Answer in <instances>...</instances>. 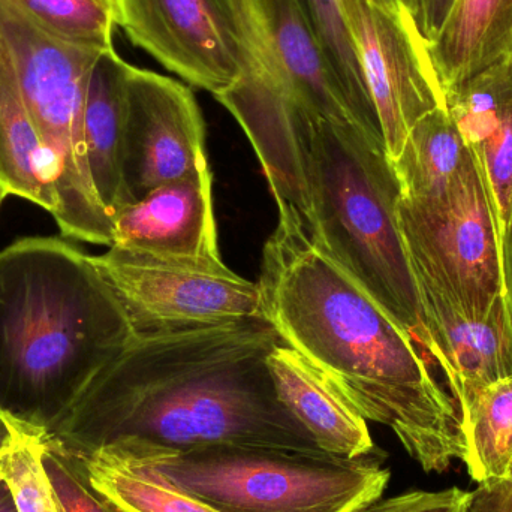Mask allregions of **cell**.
<instances>
[{"label": "cell", "mask_w": 512, "mask_h": 512, "mask_svg": "<svg viewBox=\"0 0 512 512\" xmlns=\"http://www.w3.org/2000/svg\"><path fill=\"white\" fill-rule=\"evenodd\" d=\"M102 51L71 44L0 0V78L23 101L47 147L63 236L110 248L113 219L98 200L83 141L87 78Z\"/></svg>", "instance_id": "cell-5"}, {"label": "cell", "mask_w": 512, "mask_h": 512, "mask_svg": "<svg viewBox=\"0 0 512 512\" xmlns=\"http://www.w3.org/2000/svg\"><path fill=\"white\" fill-rule=\"evenodd\" d=\"M6 197H8V192L0 185V206H2L3 200H5Z\"/></svg>", "instance_id": "cell-33"}, {"label": "cell", "mask_w": 512, "mask_h": 512, "mask_svg": "<svg viewBox=\"0 0 512 512\" xmlns=\"http://www.w3.org/2000/svg\"><path fill=\"white\" fill-rule=\"evenodd\" d=\"M280 402L331 456L361 459L375 454L367 421L316 364L285 342L268 355Z\"/></svg>", "instance_id": "cell-16"}, {"label": "cell", "mask_w": 512, "mask_h": 512, "mask_svg": "<svg viewBox=\"0 0 512 512\" xmlns=\"http://www.w3.org/2000/svg\"><path fill=\"white\" fill-rule=\"evenodd\" d=\"M206 123L185 84L129 65L123 185L129 204L150 191L209 170Z\"/></svg>", "instance_id": "cell-11"}, {"label": "cell", "mask_w": 512, "mask_h": 512, "mask_svg": "<svg viewBox=\"0 0 512 512\" xmlns=\"http://www.w3.org/2000/svg\"><path fill=\"white\" fill-rule=\"evenodd\" d=\"M390 2H397V3H403V5L408 6L411 5V0H390Z\"/></svg>", "instance_id": "cell-34"}, {"label": "cell", "mask_w": 512, "mask_h": 512, "mask_svg": "<svg viewBox=\"0 0 512 512\" xmlns=\"http://www.w3.org/2000/svg\"><path fill=\"white\" fill-rule=\"evenodd\" d=\"M429 357L444 372L460 420L481 391L512 376V315L502 295L489 315L472 319L444 295L417 283Z\"/></svg>", "instance_id": "cell-13"}, {"label": "cell", "mask_w": 512, "mask_h": 512, "mask_svg": "<svg viewBox=\"0 0 512 512\" xmlns=\"http://www.w3.org/2000/svg\"><path fill=\"white\" fill-rule=\"evenodd\" d=\"M445 108L483 170L502 233L512 215V60L445 93Z\"/></svg>", "instance_id": "cell-15"}, {"label": "cell", "mask_w": 512, "mask_h": 512, "mask_svg": "<svg viewBox=\"0 0 512 512\" xmlns=\"http://www.w3.org/2000/svg\"><path fill=\"white\" fill-rule=\"evenodd\" d=\"M397 221L415 285L435 289L469 318H486L504 295L501 231L471 150L444 188L400 195Z\"/></svg>", "instance_id": "cell-8"}, {"label": "cell", "mask_w": 512, "mask_h": 512, "mask_svg": "<svg viewBox=\"0 0 512 512\" xmlns=\"http://www.w3.org/2000/svg\"><path fill=\"white\" fill-rule=\"evenodd\" d=\"M501 267L505 300L512 315V215L501 233Z\"/></svg>", "instance_id": "cell-30"}, {"label": "cell", "mask_w": 512, "mask_h": 512, "mask_svg": "<svg viewBox=\"0 0 512 512\" xmlns=\"http://www.w3.org/2000/svg\"><path fill=\"white\" fill-rule=\"evenodd\" d=\"M245 131L277 207L429 357L420 297L397 221L399 180L382 143L306 111L249 110Z\"/></svg>", "instance_id": "cell-3"}, {"label": "cell", "mask_w": 512, "mask_h": 512, "mask_svg": "<svg viewBox=\"0 0 512 512\" xmlns=\"http://www.w3.org/2000/svg\"><path fill=\"white\" fill-rule=\"evenodd\" d=\"M129 63L102 51L90 69L83 104V141L90 179L111 219L128 206L123 185Z\"/></svg>", "instance_id": "cell-17"}, {"label": "cell", "mask_w": 512, "mask_h": 512, "mask_svg": "<svg viewBox=\"0 0 512 512\" xmlns=\"http://www.w3.org/2000/svg\"><path fill=\"white\" fill-rule=\"evenodd\" d=\"M282 342L265 318L135 336L50 438L78 457L119 441L324 453L277 396L268 355Z\"/></svg>", "instance_id": "cell-1"}, {"label": "cell", "mask_w": 512, "mask_h": 512, "mask_svg": "<svg viewBox=\"0 0 512 512\" xmlns=\"http://www.w3.org/2000/svg\"><path fill=\"white\" fill-rule=\"evenodd\" d=\"M47 32L96 51L114 50V0H6Z\"/></svg>", "instance_id": "cell-23"}, {"label": "cell", "mask_w": 512, "mask_h": 512, "mask_svg": "<svg viewBox=\"0 0 512 512\" xmlns=\"http://www.w3.org/2000/svg\"><path fill=\"white\" fill-rule=\"evenodd\" d=\"M462 512H512V481L481 484L468 492Z\"/></svg>", "instance_id": "cell-28"}, {"label": "cell", "mask_w": 512, "mask_h": 512, "mask_svg": "<svg viewBox=\"0 0 512 512\" xmlns=\"http://www.w3.org/2000/svg\"><path fill=\"white\" fill-rule=\"evenodd\" d=\"M134 337L90 255L57 237L0 251V417L50 436Z\"/></svg>", "instance_id": "cell-4"}, {"label": "cell", "mask_w": 512, "mask_h": 512, "mask_svg": "<svg viewBox=\"0 0 512 512\" xmlns=\"http://www.w3.org/2000/svg\"><path fill=\"white\" fill-rule=\"evenodd\" d=\"M44 466L62 512H122L90 484L83 463L63 450L50 436L45 439Z\"/></svg>", "instance_id": "cell-26"}, {"label": "cell", "mask_w": 512, "mask_h": 512, "mask_svg": "<svg viewBox=\"0 0 512 512\" xmlns=\"http://www.w3.org/2000/svg\"><path fill=\"white\" fill-rule=\"evenodd\" d=\"M342 15L393 162L411 129L445 107L429 44L403 3L342 0Z\"/></svg>", "instance_id": "cell-10"}, {"label": "cell", "mask_w": 512, "mask_h": 512, "mask_svg": "<svg viewBox=\"0 0 512 512\" xmlns=\"http://www.w3.org/2000/svg\"><path fill=\"white\" fill-rule=\"evenodd\" d=\"M116 23L135 47L213 96L242 75V53L227 0H114Z\"/></svg>", "instance_id": "cell-12"}, {"label": "cell", "mask_w": 512, "mask_h": 512, "mask_svg": "<svg viewBox=\"0 0 512 512\" xmlns=\"http://www.w3.org/2000/svg\"><path fill=\"white\" fill-rule=\"evenodd\" d=\"M429 50L444 93L512 60V0H454Z\"/></svg>", "instance_id": "cell-18"}, {"label": "cell", "mask_w": 512, "mask_h": 512, "mask_svg": "<svg viewBox=\"0 0 512 512\" xmlns=\"http://www.w3.org/2000/svg\"><path fill=\"white\" fill-rule=\"evenodd\" d=\"M9 436V427L8 423H6L5 418L0 417V450H2L3 445H5L6 439Z\"/></svg>", "instance_id": "cell-32"}, {"label": "cell", "mask_w": 512, "mask_h": 512, "mask_svg": "<svg viewBox=\"0 0 512 512\" xmlns=\"http://www.w3.org/2000/svg\"><path fill=\"white\" fill-rule=\"evenodd\" d=\"M301 3L352 101L367 119L379 125L343 21L342 0H301Z\"/></svg>", "instance_id": "cell-25"}, {"label": "cell", "mask_w": 512, "mask_h": 512, "mask_svg": "<svg viewBox=\"0 0 512 512\" xmlns=\"http://www.w3.org/2000/svg\"><path fill=\"white\" fill-rule=\"evenodd\" d=\"M113 289L135 336L264 318L258 283L222 259L180 258L110 246L90 256Z\"/></svg>", "instance_id": "cell-9"}, {"label": "cell", "mask_w": 512, "mask_h": 512, "mask_svg": "<svg viewBox=\"0 0 512 512\" xmlns=\"http://www.w3.org/2000/svg\"><path fill=\"white\" fill-rule=\"evenodd\" d=\"M212 171L165 183L123 207L113 245L180 258L222 259L213 212Z\"/></svg>", "instance_id": "cell-14"}, {"label": "cell", "mask_w": 512, "mask_h": 512, "mask_svg": "<svg viewBox=\"0 0 512 512\" xmlns=\"http://www.w3.org/2000/svg\"><path fill=\"white\" fill-rule=\"evenodd\" d=\"M462 462L481 484L510 480L512 469V376L481 391L460 420Z\"/></svg>", "instance_id": "cell-22"}, {"label": "cell", "mask_w": 512, "mask_h": 512, "mask_svg": "<svg viewBox=\"0 0 512 512\" xmlns=\"http://www.w3.org/2000/svg\"><path fill=\"white\" fill-rule=\"evenodd\" d=\"M454 0H411L409 11L427 44H432L444 26Z\"/></svg>", "instance_id": "cell-29"}, {"label": "cell", "mask_w": 512, "mask_h": 512, "mask_svg": "<svg viewBox=\"0 0 512 512\" xmlns=\"http://www.w3.org/2000/svg\"><path fill=\"white\" fill-rule=\"evenodd\" d=\"M469 149L447 108L424 116L394 159L403 197H424L444 188L468 156Z\"/></svg>", "instance_id": "cell-21"}, {"label": "cell", "mask_w": 512, "mask_h": 512, "mask_svg": "<svg viewBox=\"0 0 512 512\" xmlns=\"http://www.w3.org/2000/svg\"><path fill=\"white\" fill-rule=\"evenodd\" d=\"M0 185L51 216L57 192L47 147L18 93L0 78Z\"/></svg>", "instance_id": "cell-20"}, {"label": "cell", "mask_w": 512, "mask_h": 512, "mask_svg": "<svg viewBox=\"0 0 512 512\" xmlns=\"http://www.w3.org/2000/svg\"><path fill=\"white\" fill-rule=\"evenodd\" d=\"M466 495L468 492L457 487L441 492L418 490L385 501L378 499L358 512H462Z\"/></svg>", "instance_id": "cell-27"}, {"label": "cell", "mask_w": 512, "mask_h": 512, "mask_svg": "<svg viewBox=\"0 0 512 512\" xmlns=\"http://www.w3.org/2000/svg\"><path fill=\"white\" fill-rule=\"evenodd\" d=\"M242 53L239 81L215 96L231 114L306 111L384 143L331 65L301 0H227Z\"/></svg>", "instance_id": "cell-7"}, {"label": "cell", "mask_w": 512, "mask_h": 512, "mask_svg": "<svg viewBox=\"0 0 512 512\" xmlns=\"http://www.w3.org/2000/svg\"><path fill=\"white\" fill-rule=\"evenodd\" d=\"M262 252L264 318L327 373L366 421L393 430L426 472L462 460L460 414L417 343L307 236L292 210Z\"/></svg>", "instance_id": "cell-2"}, {"label": "cell", "mask_w": 512, "mask_h": 512, "mask_svg": "<svg viewBox=\"0 0 512 512\" xmlns=\"http://www.w3.org/2000/svg\"><path fill=\"white\" fill-rule=\"evenodd\" d=\"M9 436L0 450V480L17 512H62L44 466L47 436L6 420Z\"/></svg>", "instance_id": "cell-24"}, {"label": "cell", "mask_w": 512, "mask_h": 512, "mask_svg": "<svg viewBox=\"0 0 512 512\" xmlns=\"http://www.w3.org/2000/svg\"><path fill=\"white\" fill-rule=\"evenodd\" d=\"M0 512H17L11 495H9V490L6 489L2 480H0Z\"/></svg>", "instance_id": "cell-31"}, {"label": "cell", "mask_w": 512, "mask_h": 512, "mask_svg": "<svg viewBox=\"0 0 512 512\" xmlns=\"http://www.w3.org/2000/svg\"><path fill=\"white\" fill-rule=\"evenodd\" d=\"M510 480L512 481V469H511V475H510Z\"/></svg>", "instance_id": "cell-35"}, {"label": "cell", "mask_w": 512, "mask_h": 512, "mask_svg": "<svg viewBox=\"0 0 512 512\" xmlns=\"http://www.w3.org/2000/svg\"><path fill=\"white\" fill-rule=\"evenodd\" d=\"M135 444L168 480L222 512H358L382 498L391 477L375 454L343 459L254 445L167 451Z\"/></svg>", "instance_id": "cell-6"}, {"label": "cell", "mask_w": 512, "mask_h": 512, "mask_svg": "<svg viewBox=\"0 0 512 512\" xmlns=\"http://www.w3.org/2000/svg\"><path fill=\"white\" fill-rule=\"evenodd\" d=\"M78 459L90 484L122 512H222L168 480L135 442H114Z\"/></svg>", "instance_id": "cell-19"}]
</instances>
